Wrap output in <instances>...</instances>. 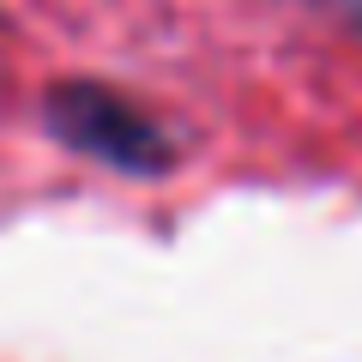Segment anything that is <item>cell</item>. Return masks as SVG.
<instances>
[{
	"label": "cell",
	"mask_w": 362,
	"mask_h": 362,
	"mask_svg": "<svg viewBox=\"0 0 362 362\" xmlns=\"http://www.w3.org/2000/svg\"><path fill=\"white\" fill-rule=\"evenodd\" d=\"M54 127L66 133V145L103 157L115 169H163V145H157L151 121L133 115L127 103H115L109 90H85V85L61 90L54 97Z\"/></svg>",
	"instance_id": "6da1fadb"
}]
</instances>
